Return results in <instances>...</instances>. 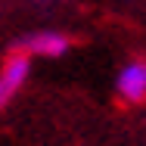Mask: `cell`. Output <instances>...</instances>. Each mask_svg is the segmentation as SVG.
<instances>
[{
    "mask_svg": "<svg viewBox=\"0 0 146 146\" xmlns=\"http://www.w3.org/2000/svg\"><path fill=\"white\" fill-rule=\"evenodd\" d=\"M28 72H31V56L22 50H16L3 62V68H0V109L22 90V84L28 81Z\"/></svg>",
    "mask_w": 146,
    "mask_h": 146,
    "instance_id": "1",
    "label": "cell"
},
{
    "mask_svg": "<svg viewBox=\"0 0 146 146\" xmlns=\"http://www.w3.org/2000/svg\"><path fill=\"white\" fill-rule=\"evenodd\" d=\"M68 47H72V40L59 31H34L19 40V50L28 56H65Z\"/></svg>",
    "mask_w": 146,
    "mask_h": 146,
    "instance_id": "2",
    "label": "cell"
},
{
    "mask_svg": "<svg viewBox=\"0 0 146 146\" xmlns=\"http://www.w3.org/2000/svg\"><path fill=\"white\" fill-rule=\"evenodd\" d=\"M115 90L124 103H143L146 100V62H127L118 72Z\"/></svg>",
    "mask_w": 146,
    "mask_h": 146,
    "instance_id": "3",
    "label": "cell"
}]
</instances>
